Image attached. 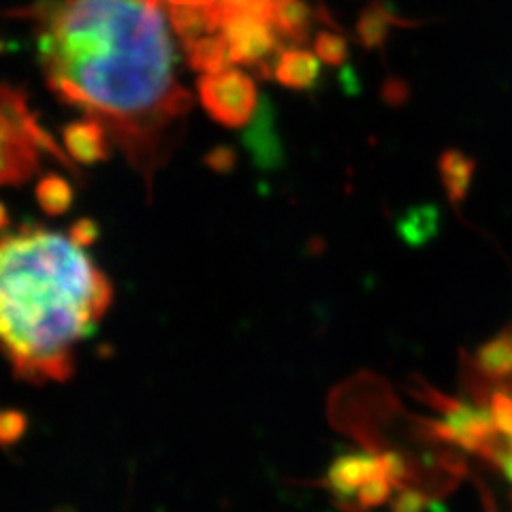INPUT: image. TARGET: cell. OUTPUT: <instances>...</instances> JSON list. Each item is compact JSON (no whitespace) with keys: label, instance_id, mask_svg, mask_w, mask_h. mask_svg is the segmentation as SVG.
Wrapping results in <instances>:
<instances>
[{"label":"cell","instance_id":"1","mask_svg":"<svg viewBox=\"0 0 512 512\" xmlns=\"http://www.w3.org/2000/svg\"><path fill=\"white\" fill-rule=\"evenodd\" d=\"M50 90L99 122L148 192L192 107L158 0H56L32 11Z\"/></svg>","mask_w":512,"mask_h":512},{"label":"cell","instance_id":"2","mask_svg":"<svg viewBox=\"0 0 512 512\" xmlns=\"http://www.w3.org/2000/svg\"><path fill=\"white\" fill-rule=\"evenodd\" d=\"M111 299V282L71 235L26 227L0 237V352L20 380H69Z\"/></svg>","mask_w":512,"mask_h":512},{"label":"cell","instance_id":"3","mask_svg":"<svg viewBox=\"0 0 512 512\" xmlns=\"http://www.w3.org/2000/svg\"><path fill=\"white\" fill-rule=\"evenodd\" d=\"M45 156L75 171L73 160L30 114L24 92L0 84V186L26 182Z\"/></svg>","mask_w":512,"mask_h":512},{"label":"cell","instance_id":"4","mask_svg":"<svg viewBox=\"0 0 512 512\" xmlns=\"http://www.w3.org/2000/svg\"><path fill=\"white\" fill-rule=\"evenodd\" d=\"M197 88L205 111L216 122L239 128L252 120L259 92L246 71L224 67L214 73H205L199 77Z\"/></svg>","mask_w":512,"mask_h":512},{"label":"cell","instance_id":"5","mask_svg":"<svg viewBox=\"0 0 512 512\" xmlns=\"http://www.w3.org/2000/svg\"><path fill=\"white\" fill-rule=\"evenodd\" d=\"M171 11V20L192 18L207 35H218L224 24L246 15L276 18L284 0H158Z\"/></svg>","mask_w":512,"mask_h":512},{"label":"cell","instance_id":"6","mask_svg":"<svg viewBox=\"0 0 512 512\" xmlns=\"http://www.w3.org/2000/svg\"><path fill=\"white\" fill-rule=\"evenodd\" d=\"M220 35L227 41L231 64H244L256 67L276 54L280 45V35L271 18L261 15H246L224 24Z\"/></svg>","mask_w":512,"mask_h":512},{"label":"cell","instance_id":"7","mask_svg":"<svg viewBox=\"0 0 512 512\" xmlns=\"http://www.w3.org/2000/svg\"><path fill=\"white\" fill-rule=\"evenodd\" d=\"M62 137L71 160L82 165L101 163V160L109 156L111 146H114L109 135L105 133V128L99 122L88 118L64 126Z\"/></svg>","mask_w":512,"mask_h":512},{"label":"cell","instance_id":"8","mask_svg":"<svg viewBox=\"0 0 512 512\" xmlns=\"http://www.w3.org/2000/svg\"><path fill=\"white\" fill-rule=\"evenodd\" d=\"M476 171V160L461 150H446L440 154L438 173L444 192L451 205H461L468 197V190Z\"/></svg>","mask_w":512,"mask_h":512},{"label":"cell","instance_id":"9","mask_svg":"<svg viewBox=\"0 0 512 512\" xmlns=\"http://www.w3.org/2000/svg\"><path fill=\"white\" fill-rule=\"evenodd\" d=\"M320 58L308 50H286L276 60V79L293 90H306L320 75Z\"/></svg>","mask_w":512,"mask_h":512},{"label":"cell","instance_id":"10","mask_svg":"<svg viewBox=\"0 0 512 512\" xmlns=\"http://www.w3.org/2000/svg\"><path fill=\"white\" fill-rule=\"evenodd\" d=\"M37 201L45 214L60 216L64 212H69V207L73 203V188L67 180L60 178L56 173L45 175L37 184Z\"/></svg>","mask_w":512,"mask_h":512},{"label":"cell","instance_id":"11","mask_svg":"<svg viewBox=\"0 0 512 512\" xmlns=\"http://www.w3.org/2000/svg\"><path fill=\"white\" fill-rule=\"evenodd\" d=\"M276 30L280 39H288L293 43H299L308 35V7L301 0H284L280 5L276 18H274Z\"/></svg>","mask_w":512,"mask_h":512},{"label":"cell","instance_id":"12","mask_svg":"<svg viewBox=\"0 0 512 512\" xmlns=\"http://www.w3.org/2000/svg\"><path fill=\"white\" fill-rule=\"evenodd\" d=\"M391 15L380 5L367 9L359 18V37L365 47H380L382 41L389 35V20Z\"/></svg>","mask_w":512,"mask_h":512},{"label":"cell","instance_id":"13","mask_svg":"<svg viewBox=\"0 0 512 512\" xmlns=\"http://www.w3.org/2000/svg\"><path fill=\"white\" fill-rule=\"evenodd\" d=\"M316 56L331 64V67H340V64L348 58V45L344 37L335 35V32H320L314 41Z\"/></svg>","mask_w":512,"mask_h":512},{"label":"cell","instance_id":"14","mask_svg":"<svg viewBox=\"0 0 512 512\" xmlns=\"http://www.w3.org/2000/svg\"><path fill=\"white\" fill-rule=\"evenodd\" d=\"M75 242L79 244V246H88V244H92L96 237H99V227H96V222H92V220H77L73 227H71V233H69Z\"/></svg>","mask_w":512,"mask_h":512},{"label":"cell","instance_id":"15","mask_svg":"<svg viewBox=\"0 0 512 512\" xmlns=\"http://www.w3.org/2000/svg\"><path fill=\"white\" fill-rule=\"evenodd\" d=\"M9 224V216H7V210L3 207V203H0V231H3Z\"/></svg>","mask_w":512,"mask_h":512}]
</instances>
